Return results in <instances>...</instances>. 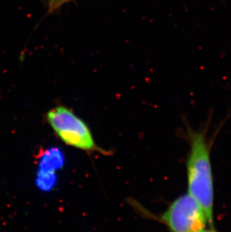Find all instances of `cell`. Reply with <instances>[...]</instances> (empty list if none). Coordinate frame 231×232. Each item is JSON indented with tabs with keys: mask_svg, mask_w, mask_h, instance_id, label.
Listing matches in <instances>:
<instances>
[{
	"mask_svg": "<svg viewBox=\"0 0 231 232\" xmlns=\"http://www.w3.org/2000/svg\"><path fill=\"white\" fill-rule=\"evenodd\" d=\"M187 177L188 194L201 206L211 225L213 220V177L209 146L201 132H191L190 135Z\"/></svg>",
	"mask_w": 231,
	"mask_h": 232,
	"instance_id": "cell-1",
	"label": "cell"
},
{
	"mask_svg": "<svg viewBox=\"0 0 231 232\" xmlns=\"http://www.w3.org/2000/svg\"><path fill=\"white\" fill-rule=\"evenodd\" d=\"M158 220L170 232H200L209 224L201 206L189 194L171 202Z\"/></svg>",
	"mask_w": 231,
	"mask_h": 232,
	"instance_id": "cell-3",
	"label": "cell"
},
{
	"mask_svg": "<svg viewBox=\"0 0 231 232\" xmlns=\"http://www.w3.org/2000/svg\"><path fill=\"white\" fill-rule=\"evenodd\" d=\"M200 232H216V231H214L213 229H206V228H205L203 231H201Z\"/></svg>",
	"mask_w": 231,
	"mask_h": 232,
	"instance_id": "cell-5",
	"label": "cell"
},
{
	"mask_svg": "<svg viewBox=\"0 0 231 232\" xmlns=\"http://www.w3.org/2000/svg\"><path fill=\"white\" fill-rule=\"evenodd\" d=\"M42 1L47 8L48 13L50 14L57 11L59 8L71 0H42Z\"/></svg>",
	"mask_w": 231,
	"mask_h": 232,
	"instance_id": "cell-4",
	"label": "cell"
},
{
	"mask_svg": "<svg viewBox=\"0 0 231 232\" xmlns=\"http://www.w3.org/2000/svg\"><path fill=\"white\" fill-rule=\"evenodd\" d=\"M45 119L57 138L65 145L86 152H98L110 156V152L99 146L86 122L71 109L59 105L49 110Z\"/></svg>",
	"mask_w": 231,
	"mask_h": 232,
	"instance_id": "cell-2",
	"label": "cell"
}]
</instances>
